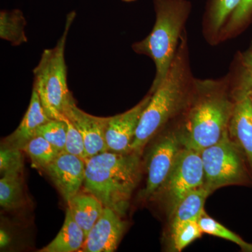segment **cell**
Returning <instances> with one entry per match:
<instances>
[{
    "label": "cell",
    "mask_w": 252,
    "mask_h": 252,
    "mask_svg": "<svg viewBox=\"0 0 252 252\" xmlns=\"http://www.w3.org/2000/svg\"><path fill=\"white\" fill-rule=\"evenodd\" d=\"M25 199L23 174L1 176L0 180V205L7 211L23 206Z\"/></svg>",
    "instance_id": "obj_20"
},
{
    "label": "cell",
    "mask_w": 252,
    "mask_h": 252,
    "mask_svg": "<svg viewBox=\"0 0 252 252\" xmlns=\"http://www.w3.org/2000/svg\"><path fill=\"white\" fill-rule=\"evenodd\" d=\"M27 21L21 10L0 12V38L11 46H19L28 42L26 27Z\"/></svg>",
    "instance_id": "obj_19"
},
{
    "label": "cell",
    "mask_w": 252,
    "mask_h": 252,
    "mask_svg": "<svg viewBox=\"0 0 252 252\" xmlns=\"http://www.w3.org/2000/svg\"><path fill=\"white\" fill-rule=\"evenodd\" d=\"M51 120L52 119L48 117L41 103L39 94L35 89H32L27 112L17 128L4 139L2 144L22 150L30 140L36 137L38 129Z\"/></svg>",
    "instance_id": "obj_14"
},
{
    "label": "cell",
    "mask_w": 252,
    "mask_h": 252,
    "mask_svg": "<svg viewBox=\"0 0 252 252\" xmlns=\"http://www.w3.org/2000/svg\"><path fill=\"white\" fill-rule=\"evenodd\" d=\"M155 23L150 33L132 44L135 54L152 60L155 77L149 89L153 94L166 77L186 31L192 4L189 0H154Z\"/></svg>",
    "instance_id": "obj_4"
},
{
    "label": "cell",
    "mask_w": 252,
    "mask_h": 252,
    "mask_svg": "<svg viewBox=\"0 0 252 252\" xmlns=\"http://www.w3.org/2000/svg\"><path fill=\"white\" fill-rule=\"evenodd\" d=\"M76 15L75 11L67 14L64 31L57 44L54 48L43 51L40 61L33 69V89L39 94L48 117L54 120H64L69 109L76 104L68 89L67 67L64 56L68 34Z\"/></svg>",
    "instance_id": "obj_5"
},
{
    "label": "cell",
    "mask_w": 252,
    "mask_h": 252,
    "mask_svg": "<svg viewBox=\"0 0 252 252\" xmlns=\"http://www.w3.org/2000/svg\"><path fill=\"white\" fill-rule=\"evenodd\" d=\"M44 171L68 203L80 191L86 176L84 159L61 152Z\"/></svg>",
    "instance_id": "obj_10"
},
{
    "label": "cell",
    "mask_w": 252,
    "mask_h": 252,
    "mask_svg": "<svg viewBox=\"0 0 252 252\" xmlns=\"http://www.w3.org/2000/svg\"><path fill=\"white\" fill-rule=\"evenodd\" d=\"M177 121L162 130L147 156V181L145 187L140 192L141 198L144 200L152 199L163 185L183 147L177 130Z\"/></svg>",
    "instance_id": "obj_8"
},
{
    "label": "cell",
    "mask_w": 252,
    "mask_h": 252,
    "mask_svg": "<svg viewBox=\"0 0 252 252\" xmlns=\"http://www.w3.org/2000/svg\"><path fill=\"white\" fill-rule=\"evenodd\" d=\"M241 1L207 0L202 20V33L207 44L212 46L219 45L222 29Z\"/></svg>",
    "instance_id": "obj_15"
},
{
    "label": "cell",
    "mask_w": 252,
    "mask_h": 252,
    "mask_svg": "<svg viewBox=\"0 0 252 252\" xmlns=\"http://www.w3.org/2000/svg\"><path fill=\"white\" fill-rule=\"evenodd\" d=\"M203 186L204 170L200 152L182 147L171 172L152 198L165 204L170 215L185 195Z\"/></svg>",
    "instance_id": "obj_7"
},
{
    "label": "cell",
    "mask_w": 252,
    "mask_h": 252,
    "mask_svg": "<svg viewBox=\"0 0 252 252\" xmlns=\"http://www.w3.org/2000/svg\"><path fill=\"white\" fill-rule=\"evenodd\" d=\"M86 236L73 218L69 207L66 210L65 219L63 227L56 238L39 252H74L80 251Z\"/></svg>",
    "instance_id": "obj_17"
},
{
    "label": "cell",
    "mask_w": 252,
    "mask_h": 252,
    "mask_svg": "<svg viewBox=\"0 0 252 252\" xmlns=\"http://www.w3.org/2000/svg\"><path fill=\"white\" fill-rule=\"evenodd\" d=\"M63 121L67 124V137L64 152L86 160L85 144L80 132L67 117L64 118Z\"/></svg>",
    "instance_id": "obj_28"
},
{
    "label": "cell",
    "mask_w": 252,
    "mask_h": 252,
    "mask_svg": "<svg viewBox=\"0 0 252 252\" xmlns=\"http://www.w3.org/2000/svg\"><path fill=\"white\" fill-rule=\"evenodd\" d=\"M204 170V187L213 193L230 185L252 182V176L242 151L233 142L228 131L216 144L200 152Z\"/></svg>",
    "instance_id": "obj_6"
},
{
    "label": "cell",
    "mask_w": 252,
    "mask_h": 252,
    "mask_svg": "<svg viewBox=\"0 0 252 252\" xmlns=\"http://www.w3.org/2000/svg\"><path fill=\"white\" fill-rule=\"evenodd\" d=\"M74 220L87 236L103 212L102 203L92 194L78 193L67 203Z\"/></svg>",
    "instance_id": "obj_16"
},
{
    "label": "cell",
    "mask_w": 252,
    "mask_h": 252,
    "mask_svg": "<svg viewBox=\"0 0 252 252\" xmlns=\"http://www.w3.org/2000/svg\"><path fill=\"white\" fill-rule=\"evenodd\" d=\"M172 244L176 251L181 252L203 234L197 220L183 222L170 226Z\"/></svg>",
    "instance_id": "obj_24"
},
{
    "label": "cell",
    "mask_w": 252,
    "mask_h": 252,
    "mask_svg": "<svg viewBox=\"0 0 252 252\" xmlns=\"http://www.w3.org/2000/svg\"><path fill=\"white\" fill-rule=\"evenodd\" d=\"M187 30L182 34L175 59L166 77L152 94L142 113L130 152L142 154L144 147L188 108L195 90Z\"/></svg>",
    "instance_id": "obj_1"
},
{
    "label": "cell",
    "mask_w": 252,
    "mask_h": 252,
    "mask_svg": "<svg viewBox=\"0 0 252 252\" xmlns=\"http://www.w3.org/2000/svg\"><path fill=\"white\" fill-rule=\"evenodd\" d=\"M140 155L106 152L86 158V191L124 217L140 181Z\"/></svg>",
    "instance_id": "obj_3"
},
{
    "label": "cell",
    "mask_w": 252,
    "mask_h": 252,
    "mask_svg": "<svg viewBox=\"0 0 252 252\" xmlns=\"http://www.w3.org/2000/svg\"><path fill=\"white\" fill-rule=\"evenodd\" d=\"M210 194L211 193L204 186L189 192L179 202L170 215V226L190 220L198 221L205 212L204 205Z\"/></svg>",
    "instance_id": "obj_18"
},
{
    "label": "cell",
    "mask_w": 252,
    "mask_h": 252,
    "mask_svg": "<svg viewBox=\"0 0 252 252\" xmlns=\"http://www.w3.org/2000/svg\"><path fill=\"white\" fill-rule=\"evenodd\" d=\"M252 22V0H242L222 29L219 44L236 37Z\"/></svg>",
    "instance_id": "obj_21"
},
{
    "label": "cell",
    "mask_w": 252,
    "mask_h": 252,
    "mask_svg": "<svg viewBox=\"0 0 252 252\" xmlns=\"http://www.w3.org/2000/svg\"><path fill=\"white\" fill-rule=\"evenodd\" d=\"M228 74L234 100L228 135L243 152L252 176V93L232 69H229Z\"/></svg>",
    "instance_id": "obj_9"
},
{
    "label": "cell",
    "mask_w": 252,
    "mask_h": 252,
    "mask_svg": "<svg viewBox=\"0 0 252 252\" xmlns=\"http://www.w3.org/2000/svg\"><path fill=\"white\" fill-rule=\"evenodd\" d=\"M67 117L80 132L85 144L86 159L108 152L106 142V130L110 117L91 115L73 104Z\"/></svg>",
    "instance_id": "obj_13"
},
{
    "label": "cell",
    "mask_w": 252,
    "mask_h": 252,
    "mask_svg": "<svg viewBox=\"0 0 252 252\" xmlns=\"http://www.w3.org/2000/svg\"><path fill=\"white\" fill-rule=\"evenodd\" d=\"M22 150L29 157L36 168L44 171L61 153L44 137L39 135L30 140Z\"/></svg>",
    "instance_id": "obj_22"
},
{
    "label": "cell",
    "mask_w": 252,
    "mask_h": 252,
    "mask_svg": "<svg viewBox=\"0 0 252 252\" xmlns=\"http://www.w3.org/2000/svg\"><path fill=\"white\" fill-rule=\"evenodd\" d=\"M36 135L44 137L60 152H63L67 137V124L64 121L52 119L38 129Z\"/></svg>",
    "instance_id": "obj_25"
},
{
    "label": "cell",
    "mask_w": 252,
    "mask_h": 252,
    "mask_svg": "<svg viewBox=\"0 0 252 252\" xmlns=\"http://www.w3.org/2000/svg\"><path fill=\"white\" fill-rule=\"evenodd\" d=\"M23 150L1 144L0 151V172L1 175L23 174Z\"/></svg>",
    "instance_id": "obj_26"
},
{
    "label": "cell",
    "mask_w": 252,
    "mask_h": 252,
    "mask_svg": "<svg viewBox=\"0 0 252 252\" xmlns=\"http://www.w3.org/2000/svg\"><path fill=\"white\" fill-rule=\"evenodd\" d=\"M122 1H124V2L130 3L134 2V1H137V0H122Z\"/></svg>",
    "instance_id": "obj_30"
},
{
    "label": "cell",
    "mask_w": 252,
    "mask_h": 252,
    "mask_svg": "<svg viewBox=\"0 0 252 252\" xmlns=\"http://www.w3.org/2000/svg\"><path fill=\"white\" fill-rule=\"evenodd\" d=\"M126 229V223L122 217L112 209L104 207L102 215L86 236L80 251L114 252Z\"/></svg>",
    "instance_id": "obj_12"
},
{
    "label": "cell",
    "mask_w": 252,
    "mask_h": 252,
    "mask_svg": "<svg viewBox=\"0 0 252 252\" xmlns=\"http://www.w3.org/2000/svg\"><path fill=\"white\" fill-rule=\"evenodd\" d=\"M234 107L228 73L217 79H195V90L177 130L182 147L201 152L228 131Z\"/></svg>",
    "instance_id": "obj_2"
},
{
    "label": "cell",
    "mask_w": 252,
    "mask_h": 252,
    "mask_svg": "<svg viewBox=\"0 0 252 252\" xmlns=\"http://www.w3.org/2000/svg\"><path fill=\"white\" fill-rule=\"evenodd\" d=\"M152 96V94L148 93L135 107L122 114L110 117L106 130L108 152L130 153L140 118Z\"/></svg>",
    "instance_id": "obj_11"
},
{
    "label": "cell",
    "mask_w": 252,
    "mask_h": 252,
    "mask_svg": "<svg viewBox=\"0 0 252 252\" xmlns=\"http://www.w3.org/2000/svg\"><path fill=\"white\" fill-rule=\"evenodd\" d=\"M230 69L250 87L252 93V42L243 52L237 53Z\"/></svg>",
    "instance_id": "obj_27"
},
{
    "label": "cell",
    "mask_w": 252,
    "mask_h": 252,
    "mask_svg": "<svg viewBox=\"0 0 252 252\" xmlns=\"http://www.w3.org/2000/svg\"><path fill=\"white\" fill-rule=\"evenodd\" d=\"M11 240V237L8 232L1 228V233H0V246H1V250L6 248L9 245Z\"/></svg>",
    "instance_id": "obj_29"
},
{
    "label": "cell",
    "mask_w": 252,
    "mask_h": 252,
    "mask_svg": "<svg viewBox=\"0 0 252 252\" xmlns=\"http://www.w3.org/2000/svg\"><path fill=\"white\" fill-rule=\"evenodd\" d=\"M198 222L203 233H206V234L233 242L245 251L252 252V245L244 241L239 235L228 229L224 225L220 224L217 220L209 217L206 212H204L203 215L199 219Z\"/></svg>",
    "instance_id": "obj_23"
}]
</instances>
